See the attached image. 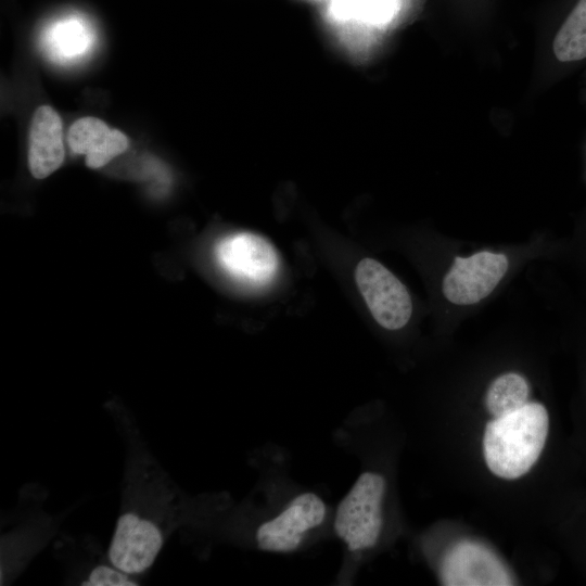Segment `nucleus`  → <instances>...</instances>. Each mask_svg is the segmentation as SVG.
Here are the masks:
<instances>
[{"mask_svg":"<svg viewBox=\"0 0 586 586\" xmlns=\"http://www.w3.org/2000/svg\"><path fill=\"white\" fill-rule=\"evenodd\" d=\"M127 485L107 557L122 571L137 576L156 560L170 534L171 494L165 484L157 486L162 471L149 461L151 495L136 468L127 470Z\"/></svg>","mask_w":586,"mask_h":586,"instance_id":"nucleus-1","label":"nucleus"},{"mask_svg":"<svg viewBox=\"0 0 586 586\" xmlns=\"http://www.w3.org/2000/svg\"><path fill=\"white\" fill-rule=\"evenodd\" d=\"M549 418L539 403L494 418L484 431L483 450L488 469L497 476L513 480L524 475L543 451Z\"/></svg>","mask_w":586,"mask_h":586,"instance_id":"nucleus-2","label":"nucleus"},{"mask_svg":"<svg viewBox=\"0 0 586 586\" xmlns=\"http://www.w3.org/2000/svg\"><path fill=\"white\" fill-rule=\"evenodd\" d=\"M386 483L375 472L361 473L337 506L334 531L351 551L371 548L382 528V500Z\"/></svg>","mask_w":586,"mask_h":586,"instance_id":"nucleus-3","label":"nucleus"},{"mask_svg":"<svg viewBox=\"0 0 586 586\" xmlns=\"http://www.w3.org/2000/svg\"><path fill=\"white\" fill-rule=\"evenodd\" d=\"M356 284L377 322L398 330L412 314V302L406 286L386 267L372 258L361 259L355 269Z\"/></svg>","mask_w":586,"mask_h":586,"instance_id":"nucleus-4","label":"nucleus"},{"mask_svg":"<svg viewBox=\"0 0 586 586\" xmlns=\"http://www.w3.org/2000/svg\"><path fill=\"white\" fill-rule=\"evenodd\" d=\"M446 586H508L514 581L499 557L485 545L460 540L445 552L440 565Z\"/></svg>","mask_w":586,"mask_h":586,"instance_id":"nucleus-5","label":"nucleus"},{"mask_svg":"<svg viewBox=\"0 0 586 586\" xmlns=\"http://www.w3.org/2000/svg\"><path fill=\"white\" fill-rule=\"evenodd\" d=\"M508 267V258L501 253L481 251L456 257L443 279V294L455 305H473L494 291Z\"/></svg>","mask_w":586,"mask_h":586,"instance_id":"nucleus-6","label":"nucleus"},{"mask_svg":"<svg viewBox=\"0 0 586 586\" xmlns=\"http://www.w3.org/2000/svg\"><path fill=\"white\" fill-rule=\"evenodd\" d=\"M326 513V504L318 495L300 494L277 517L259 525L257 546L265 551H293L300 547L308 531L321 525Z\"/></svg>","mask_w":586,"mask_h":586,"instance_id":"nucleus-7","label":"nucleus"},{"mask_svg":"<svg viewBox=\"0 0 586 586\" xmlns=\"http://www.w3.org/2000/svg\"><path fill=\"white\" fill-rule=\"evenodd\" d=\"M215 255L228 273L254 284L270 281L279 267L278 254L272 244L251 232L225 237L217 243Z\"/></svg>","mask_w":586,"mask_h":586,"instance_id":"nucleus-8","label":"nucleus"},{"mask_svg":"<svg viewBox=\"0 0 586 586\" xmlns=\"http://www.w3.org/2000/svg\"><path fill=\"white\" fill-rule=\"evenodd\" d=\"M63 126L60 115L49 105L39 106L31 118L28 166L31 175L43 179L64 161Z\"/></svg>","mask_w":586,"mask_h":586,"instance_id":"nucleus-9","label":"nucleus"},{"mask_svg":"<svg viewBox=\"0 0 586 586\" xmlns=\"http://www.w3.org/2000/svg\"><path fill=\"white\" fill-rule=\"evenodd\" d=\"M67 142L71 151L84 154L86 165L93 169L106 165L129 145L124 132L92 116L81 117L71 126Z\"/></svg>","mask_w":586,"mask_h":586,"instance_id":"nucleus-10","label":"nucleus"},{"mask_svg":"<svg viewBox=\"0 0 586 586\" xmlns=\"http://www.w3.org/2000/svg\"><path fill=\"white\" fill-rule=\"evenodd\" d=\"M93 39L90 22L81 15L68 14L47 26L42 44L52 60L66 62L84 55L92 46Z\"/></svg>","mask_w":586,"mask_h":586,"instance_id":"nucleus-11","label":"nucleus"},{"mask_svg":"<svg viewBox=\"0 0 586 586\" xmlns=\"http://www.w3.org/2000/svg\"><path fill=\"white\" fill-rule=\"evenodd\" d=\"M552 53L562 65L586 61V0H577L559 26L552 40Z\"/></svg>","mask_w":586,"mask_h":586,"instance_id":"nucleus-12","label":"nucleus"},{"mask_svg":"<svg viewBox=\"0 0 586 586\" xmlns=\"http://www.w3.org/2000/svg\"><path fill=\"white\" fill-rule=\"evenodd\" d=\"M530 387L526 380L514 372L496 378L489 385L485 405L488 412L498 418L513 412L528 403Z\"/></svg>","mask_w":586,"mask_h":586,"instance_id":"nucleus-13","label":"nucleus"}]
</instances>
